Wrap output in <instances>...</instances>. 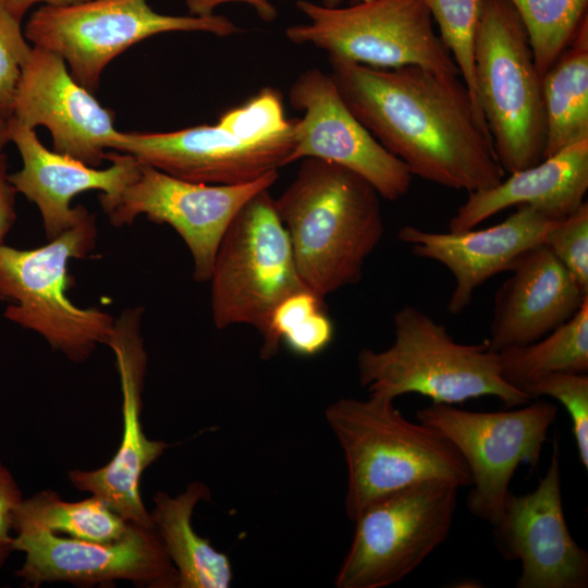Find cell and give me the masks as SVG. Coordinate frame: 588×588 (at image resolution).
<instances>
[{"label":"cell","instance_id":"7c38bea8","mask_svg":"<svg viewBox=\"0 0 588 588\" xmlns=\"http://www.w3.org/2000/svg\"><path fill=\"white\" fill-rule=\"evenodd\" d=\"M139 169L138 177L107 213L110 223L121 228L145 215L172 226L192 254L197 282L210 280L220 242L238 211L279 179V171H273L245 184L213 185L185 181L142 162Z\"/></svg>","mask_w":588,"mask_h":588},{"label":"cell","instance_id":"4316f807","mask_svg":"<svg viewBox=\"0 0 588 588\" xmlns=\"http://www.w3.org/2000/svg\"><path fill=\"white\" fill-rule=\"evenodd\" d=\"M333 339V324L323 298L308 289L285 297L274 309L268 334L262 339L260 357L270 359L280 343L295 355L314 356L326 350Z\"/></svg>","mask_w":588,"mask_h":588},{"label":"cell","instance_id":"f35d334b","mask_svg":"<svg viewBox=\"0 0 588 588\" xmlns=\"http://www.w3.org/2000/svg\"><path fill=\"white\" fill-rule=\"evenodd\" d=\"M360 0H348L350 4L359 2ZM344 0H322L321 4L327 7H340Z\"/></svg>","mask_w":588,"mask_h":588},{"label":"cell","instance_id":"9c48e42d","mask_svg":"<svg viewBox=\"0 0 588 588\" xmlns=\"http://www.w3.org/2000/svg\"><path fill=\"white\" fill-rule=\"evenodd\" d=\"M456 485L428 479L389 493L354 520L336 588H383L414 572L448 538L457 503Z\"/></svg>","mask_w":588,"mask_h":588},{"label":"cell","instance_id":"44dd1931","mask_svg":"<svg viewBox=\"0 0 588 588\" xmlns=\"http://www.w3.org/2000/svg\"><path fill=\"white\" fill-rule=\"evenodd\" d=\"M494 295L489 350L532 343L569 320L588 301L542 243L522 253Z\"/></svg>","mask_w":588,"mask_h":588},{"label":"cell","instance_id":"2e32d148","mask_svg":"<svg viewBox=\"0 0 588 588\" xmlns=\"http://www.w3.org/2000/svg\"><path fill=\"white\" fill-rule=\"evenodd\" d=\"M493 535L501 555L522 564L517 588L588 586V553L573 539L563 512L556 437L538 486L523 495L509 492Z\"/></svg>","mask_w":588,"mask_h":588},{"label":"cell","instance_id":"484cf974","mask_svg":"<svg viewBox=\"0 0 588 588\" xmlns=\"http://www.w3.org/2000/svg\"><path fill=\"white\" fill-rule=\"evenodd\" d=\"M498 354L501 377L522 391L526 385L551 373H587L588 301L569 320L543 338Z\"/></svg>","mask_w":588,"mask_h":588},{"label":"cell","instance_id":"4fadbf2b","mask_svg":"<svg viewBox=\"0 0 588 588\" xmlns=\"http://www.w3.org/2000/svg\"><path fill=\"white\" fill-rule=\"evenodd\" d=\"M14 551L25 554L15 575L23 584L99 586L127 580L150 588H175L177 574L154 527L133 523L114 542H93L47 530L14 534Z\"/></svg>","mask_w":588,"mask_h":588},{"label":"cell","instance_id":"5bb4252c","mask_svg":"<svg viewBox=\"0 0 588 588\" xmlns=\"http://www.w3.org/2000/svg\"><path fill=\"white\" fill-rule=\"evenodd\" d=\"M289 101L303 112L295 118L289 164L322 159L359 174L387 200L408 193L412 173L353 114L330 74L317 68L302 72L290 87Z\"/></svg>","mask_w":588,"mask_h":588},{"label":"cell","instance_id":"4dcf8cb0","mask_svg":"<svg viewBox=\"0 0 588 588\" xmlns=\"http://www.w3.org/2000/svg\"><path fill=\"white\" fill-rule=\"evenodd\" d=\"M217 124L242 139L259 140L285 130L291 119L285 117L281 93L264 87L243 105L224 111Z\"/></svg>","mask_w":588,"mask_h":588},{"label":"cell","instance_id":"d6a6232c","mask_svg":"<svg viewBox=\"0 0 588 588\" xmlns=\"http://www.w3.org/2000/svg\"><path fill=\"white\" fill-rule=\"evenodd\" d=\"M20 20L0 0V110L12 117L21 69L27 61L32 47L22 32Z\"/></svg>","mask_w":588,"mask_h":588},{"label":"cell","instance_id":"83f0119b","mask_svg":"<svg viewBox=\"0 0 588 588\" xmlns=\"http://www.w3.org/2000/svg\"><path fill=\"white\" fill-rule=\"evenodd\" d=\"M519 16L542 76L588 16V0H507Z\"/></svg>","mask_w":588,"mask_h":588},{"label":"cell","instance_id":"ffe728a7","mask_svg":"<svg viewBox=\"0 0 588 588\" xmlns=\"http://www.w3.org/2000/svg\"><path fill=\"white\" fill-rule=\"evenodd\" d=\"M556 222L520 205L505 220L486 229L444 233L408 224L399 230L397 237L411 245L417 257L437 261L451 272L455 285L448 310L458 315L470 305L477 289L495 274L507 272L522 253L542 244Z\"/></svg>","mask_w":588,"mask_h":588},{"label":"cell","instance_id":"e575fe53","mask_svg":"<svg viewBox=\"0 0 588 588\" xmlns=\"http://www.w3.org/2000/svg\"><path fill=\"white\" fill-rule=\"evenodd\" d=\"M16 189L9 181L8 158L4 151H0V245L12 228L15 218Z\"/></svg>","mask_w":588,"mask_h":588},{"label":"cell","instance_id":"f1b7e54d","mask_svg":"<svg viewBox=\"0 0 588 588\" xmlns=\"http://www.w3.org/2000/svg\"><path fill=\"white\" fill-rule=\"evenodd\" d=\"M436 21L442 42L450 51L474 106L482 115L476 91L474 50L485 0H421ZM483 117V115H482Z\"/></svg>","mask_w":588,"mask_h":588},{"label":"cell","instance_id":"e0dca14e","mask_svg":"<svg viewBox=\"0 0 588 588\" xmlns=\"http://www.w3.org/2000/svg\"><path fill=\"white\" fill-rule=\"evenodd\" d=\"M142 314L140 308L123 311L107 342L115 356L122 392L123 428L119 448L102 467L73 469L68 478L75 489L99 498L127 522L152 527L150 512L142 501L139 482L144 471L169 445L149 439L142 424V392L147 366L140 334Z\"/></svg>","mask_w":588,"mask_h":588},{"label":"cell","instance_id":"f546056e","mask_svg":"<svg viewBox=\"0 0 588 588\" xmlns=\"http://www.w3.org/2000/svg\"><path fill=\"white\" fill-rule=\"evenodd\" d=\"M523 391L531 399L550 396L559 401L572 419V431L578 457L588 469V376L583 372H555L528 385Z\"/></svg>","mask_w":588,"mask_h":588},{"label":"cell","instance_id":"3957f363","mask_svg":"<svg viewBox=\"0 0 588 588\" xmlns=\"http://www.w3.org/2000/svg\"><path fill=\"white\" fill-rule=\"evenodd\" d=\"M347 467L346 516L354 522L378 499L428 479L470 487L469 468L439 429L406 419L394 400L340 399L326 409Z\"/></svg>","mask_w":588,"mask_h":588},{"label":"cell","instance_id":"6da1fadb","mask_svg":"<svg viewBox=\"0 0 588 588\" xmlns=\"http://www.w3.org/2000/svg\"><path fill=\"white\" fill-rule=\"evenodd\" d=\"M328 60L348 109L413 176L467 193L505 177L486 120L458 74Z\"/></svg>","mask_w":588,"mask_h":588},{"label":"cell","instance_id":"ac0fdd59","mask_svg":"<svg viewBox=\"0 0 588 588\" xmlns=\"http://www.w3.org/2000/svg\"><path fill=\"white\" fill-rule=\"evenodd\" d=\"M12 117L34 130L47 127L53 151L94 168L119 132L113 111L73 78L59 54L38 46L21 69Z\"/></svg>","mask_w":588,"mask_h":588},{"label":"cell","instance_id":"5b68a950","mask_svg":"<svg viewBox=\"0 0 588 588\" xmlns=\"http://www.w3.org/2000/svg\"><path fill=\"white\" fill-rule=\"evenodd\" d=\"M96 241L95 216L82 206L76 222L40 247L0 245V296L13 301L4 316L77 363L107 344L115 323L110 314L78 307L66 294L72 285L69 261L87 257Z\"/></svg>","mask_w":588,"mask_h":588},{"label":"cell","instance_id":"cb8c5ba5","mask_svg":"<svg viewBox=\"0 0 588 588\" xmlns=\"http://www.w3.org/2000/svg\"><path fill=\"white\" fill-rule=\"evenodd\" d=\"M546 118L542 159L588 139V16L541 76Z\"/></svg>","mask_w":588,"mask_h":588},{"label":"cell","instance_id":"d590c367","mask_svg":"<svg viewBox=\"0 0 588 588\" xmlns=\"http://www.w3.org/2000/svg\"><path fill=\"white\" fill-rule=\"evenodd\" d=\"M229 2H244L254 8L257 15L265 22H273L278 10L269 0H186L191 15H209L221 4Z\"/></svg>","mask_w":588,"mask_h":588},{"label":"cell","instance_id":"603a6c76","mask_svg":"<svg viewBox=\"0 0 588 588\" xmlns=\"http://www.w3.org/2000/svg\"><path fill=\"white\" fill-rule=\"evenodd\" d=\"M210 499L209 488L191 482L174 497L157 492L150 512L152 527L177 574L176 588H228L233 569L229 556L218 551L193 528L194 509Z\"/></svg>","mask_w":588,"mask_h":588},{"label":"cell","instance_id":"d6986e66","mask_svg":"<svg viewBox=\"0 0 588 588\" xmlns=\"http://www.w3.org/2000/svg\"><path fill=\"white\" fill-rule=\"evenodd\" d=\"M9 138L22 158L20 171L9 174V181L40 211L48 241L70 229L77 220L82 205L71 208V200L86 191H102L99 201L110 212L124 189L139 175L138 160L125 152L106 154L111 166L97 169L47 149L34 128L14 117L9 119Z\"/></svg>","mask_w":588,"mask_h":588},{"label":"cell","instance_id":"d4e9b609","mask_svg":"<svg viewBox=\"0 0 588 588\" xmlns=\"http://www.w3.org/2000/svg\"><path fill=\"white\" fill-rule=\"evenodd\" d=\"M132 525L95 495L70 502L52 490L23 499L13 522L14 534L47 530L78 540L105 543L124 538Z\"/></svg>","mask_w":588,"mask_h":588},{"label":"cell","instance_id":"836d02e7","mask_svg":"<svg viewBox=\"0 0 588 588\" xmlns=\"http://www.w3.org/2000/svg\"><path fill=\"white\" fill-rule=\"evenodd\" d=\"M22 500L14 477L0 460V568L14 551V514Z\"/></svg>","mask_w":588,"mask_h":588},{"label":"cell","instance_id":"7402d4cb","mask_svg":"<svg viewBox=\"0 0 588 588\" xmlns=\"http://www.w3.org/2000/svg\"><path fill=\"white\" fill-rule=\"evenodd\" d=\"M588 189V139L569 145L493 187L468 193L449 221V231L476 228L510 207L527 205L560 221L578 209Z\"/></svg>","mask_w":588,"mask_h":588},{"label":"cell","instance_id":"277c9868","mask_svg":"<svg viewBox=\"0 0 588 588\" xmlns=\"http://www.w3.org/2000/svg\"><path fill=\"white\" fill-rule=\"evenodd\" d=\"M394 341L382 350L357 354L358 380L370 394L395 400L408 393L432 403L461 404L481 396L498 397L507 408L531 401L500 372L499 354L479 344L456 342L445 326L406 305L393 315Z\"/></svg>","mask_w":588,"mask_h":588},{"label":"cell","instance_id":"1f68e13d","mask_svg":"<svg viewBox=\"0 0 588 588\" xmlns=\"http://www.w3.org/2000/svg\"><path fill=\"white\" fill-rule=\"evenodd\" d=\"M543 244L588 294V204L585 201L546 234Z\"/></svg>","mask_w":588,"mask_h":588},{"label":"cell","instance_id":"ba28073f","mask_svg":"<svg viewBox=\"0 0 588 588\" xmlns=\"http://www.w3.org/2000/svg\"><path fill=\"white\" fill-rule=\"evenodd\" d=\"M170 32H204L219 37L241 33L229 17L167 15L147 0H88L66 7L42 5L25 25L33 46L59 54L73 78L94 94L105 68L131 46Z\"/></svg>","mask_w":588,"mask_h":588},{"label":"cell","instance_id":"9a60e30c","mask_svg":"<svg viewBox=\"0 0 588 588\" xmlns=\"http://www.w3.org/2000/svg\"><path fill=\"white\" fill-rule=\"evenodd\" d=\"M295 119L283 131L246 140L215 125L173 132H118L110 149L172 176L203 184H245L289 164L294 148Z\"/></svg>","mask_w":588,"mask_h":588},{"label":"cell","instance_id":"8fae6325","mask_svg":"<svg viewBox=\"0 0 588 588\" xmlns=\"http://www.w3.org/2000/svg\"><path fill=\"white\" fill-rule=\"evenodd\" d=\"M558 408L547 401L520 408L471 412L431 403L416 412L418 421L443 432L457 448L470 473L466 505L476 517L495 525L520 464L535 468Z\"/></svg>","mask_w":588,"mask_h":588},{"label":"cell","instance_id":"7a4b0ae2","mask_svg":"<svg viewBox=\"0 0 588 588\" xmlns=\"http://www.w3.org/2000/svg\"><path fill=\"white\" fill-rule=\"evenodd\" d=\"M380 195L352 170L301 160L293 182L274 198L305 286L324 298L358 283L384 234Z\"/></svg>","mask_w":588,"mask_h":588},{"label":"cell","instance_id":"ab89813d","mask_svg":"<svg viewBox=\"0 0 588 588\" xmlns=\"http://www.w3.org/2000/svg\"><path fill=\"white\" fill-rule=\"evenodd\" d=\"M1 301H4V299L0 296V302H1Z\"/></svg>","mask_w":588,"mask_h":588},{"label":"cell","instance_id":"52a82bcc","mask_svg":"<svg viewBox=\"0 0 588 588\" xmlns=\"http://www.w3.org/2000/svg\"><path fill=\"white\" fill-rule=\"evenodd\" d=\"M209 281L215 326H252L262 339L275 307L307 289L269 189L250 198L229 225Z\"/></svg>","mask_w":588,"mask_h":588},{"label":"cell","instance_id":"30bf717a","mask_svg":"<svg viewBox=\"0 0 588 588\" xmlns=\"http://www.w3.org/2000/svg\"><path fill=\"white\" fill-rule=\"evenodd\" d=\"M308 22L285 29L287 39L377 69L418 65L460 74L421 0H360L327 7L297 0Z\"/></svg>","mask_w":588,"mask_h":588},{"label":"cell","instance_id":"8d00e7d4","mask_svg":"<svg viewBox=\"0 0 588 588\" xmlns=\"http://www.w3.org/2000/svg\"><path fill=\"white\" fill-rule=\"evenodd\" d=\"M88 0H5L9 12L17 20L22 21L27 10L35 3H45L51 7H66L77 4Z\"/></svg>","mask_w":588,"mask_h":588},{"label":"cell","instance_id":"8992f818","mask_svg":"<svg viewBox=\"0 0 588 588\" xmlns=\"http://www.w3.org/2000/svg\"><path fill=\"white\" fill-rule=\"evenodd\" d=\"M475 83L497 158L512 173L542 160L541 76L526 29L507 0H485L475 38Z\"/></svg>","mask_w":588,"mask_h":588},{"label":"cell","instance_id":"74e56055","mask_svg":"<svg viewBox=\"0 0 588 588\" xmlns=\"http://www.w3.org/2000/svg\"><path fill=\"white\" fill-rule=\"evenodd\" d=\"M9 119L10 118L0 110V151H3V148L10 142Z\"/></svg>","mask_w":588,"mask_h":588}]
</instances>
